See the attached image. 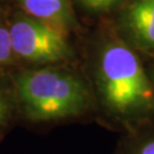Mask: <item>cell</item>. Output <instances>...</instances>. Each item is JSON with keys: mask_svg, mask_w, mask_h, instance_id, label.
Wrapping results in <instances>:
<instances>
[{"mask_svg": "<svg viewBox=\"0 0 154 154\" xmlns=\"http://www.w3.org/2000/svg\"><path fill=\"white\" fill-rule=\"evenodd\" d=\"M88 81L95 113L116 130L154 125V89L138 53L120 37L103 40L93 57Z\"/></svg>", "mask_w": 154, "mask_h": 154, "instance_id": "cell-1", "label": "cell"}, {"mask_svg": "<svg viewBox=\"0 0 154 154\" xmlns=\"http://www.w3.org/2000/svg\"><path fill=\"white\" fill-rule=\"evenodd\" d=\"M18 116L33 125H54L95 113L88 78L64 64L34 66L11 75Z\"/></svg>", "mask_w": 154, "mask_h": 154, "instance_id": "cell-2", "label": "cell"}, {"mask_svg": "<svg viewBox=\"0 0 154 154\" xmlns=\"http://www.w3.org/2000/svg\"><path fill=\"white\" fill-rule=\"evenodd\" d=\"M8 28L15 56L31 65L64 64L73 57L66 34L28 14L16 16Z\"/></svg>", "mask_w": 154, "mask_h": 154, "instance_id": "cell-3", "label": "cell"}, {"mask_svg": "<svg viewBox=\"0 0 154 154\" xmlns=\"http://www.w3.org/2000/svg\"><path fill=\"white\" fill-rule=\"evenodd\" d=\"M120 38L136 51L154 55V0H134L120 16Z\"/></svg>", "mask_w": 154, "mask_h": 154, "instance_id": "cell-4", "label": "cell"}, {"mask_svg": "<svg viewBox=\"0 0 154 154\" xmlns=\"http://www.w3.org/2000/svg\"><path fill=\"white\" fill-rule=\"evenodd\" d=\"M25 14L69 34L74 24L70 0H18Z\"/></svg>", "mask_w": 154, "mask_h": 154, "instance_id": "cell-5", "label": "cell"}, {"mask_svg": "<svg viewBox=\"0 0 154 154\" xmlns=\"http://www.w3.org/2000/svg\"><path fill=\"white\" fill-rule=\"evenodd\" d=\"M154 125L123 132L116 154H154Z\"/></svg>", "mask_w": 154, "mask_h": 154, "instance_id": "cell-6", "label": "cell"}, {"mask_svg": "<svg viewBox=\"0 0 154 154\" xmlns=\"http://www.w3.org/2000/svg\"><path fill=\"white\" fill-rule=\"evenodd\" d=\"M16 118H20L18 107L11 78L7 81L0 79V136L4 135Z\"/></svg>", "mask_w": 154, "mask_h": 154, "instance_id": "cell-7", "label": "cell"}, {"mask_svg": "<svg viewBox=\"0 0 154 154\" xmlns=\"http://www.w3.org/2000/svg\"><path fill=\"white\" fill-rule=\"evenodd\" d=\"M16 60L11 47L9 28L0 20V69L13 65Z\"/></svg>", "mask_w": 154, "mask_h": 154, "instance_id": "cell-8", "label": "cell"}, {"mask_svg": "<svg viewBox=\"0 0 154 154\" xmlns=\"http://www.w3.org/2000/svg\"><path fill=\"white\" fill-rule=\"evenodd\" d=\"M120 0H81L86 8L93 11H104L111 9Z\"/></svg>", "mask_w": 154, "mask_h": 154, "instance_id": "cell-9", "label": "cell"}, {"mask_svg": "<svg viewBox=\"0 0 154 154\" xmlns=\"http://www.w3.org/2000/svg\"><path fill=\"white\" fill-rule=\"evenodd\" d=\"M146 70H147L149 77V79H151V82H152V86H153V89H154V66L151 67V69H147V67H146Z\"/></svg>", "mask_w": 154, "mask_h": 154, "instance_id": "cell-10", "label": "cell"}]
</instances>
